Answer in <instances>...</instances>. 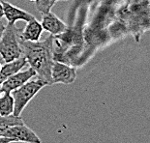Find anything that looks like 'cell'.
Segmentation results:
<instances>
[{"label":"cell","mask_w":150,"mask_h":143,"mask_svg":"<svg viewBox=\"0 0 150 143\" xmlns=\"http://www.w3.org/2000/svg\"><path fill=\"white\" fill-rule=\"evenodd\" d=\"M54 36L50 35L44 41L27 42L20 39L22 55L32 68L36 77L47 85H52V67L53 64Z\"/></svg>","instance_id":"obj_1"},{"label":"cell","mask_w":150,"mask_h":143,"mask_svg":"<svg viewBox=\"0 0 150 143\" xmlns=\"http://www.w3.org/2000/svg\"><path fill=\"white\" fill-rule=\"evenodd\" d=\"M20 29L16 24H7L0 38V55L5 63L11 62L22 56L20 44Z\"/></svg>","instance_id":"obj_2"},{"label":"cell","mask_w":150,"mask_h":143,"mask_svg":"<svg viewBox=\"0 0 150 143\" xmlns=\"http://www.w3.org/2000/svg\"><path fill=\"white\" fill-rule=\"evenodd\" d=\"M45 86H47V84L43 80H41L40 78L35 77L33 79L31 78L30 80H28L23 85H21V87L13 91L11 94L15 101V108L13 114L15 116H21V114L26 107L27 104H29V101Z\"/></svg>","instance_id":"obj_3"},{"label":"cell","mask_w":150,"mask_h":143,"mask_svg":"<svg viewBox=\"0 0 150 143\" xmlns=\"http://www.w3.org/2000/svg\"><path fill=\"white\" fill-rule=\"evenodd\" d=\"M76 78V68L57 60H54L52 67V85L74 83Z\"/></svg>","instance_id":"obj_4"},{"label":"cell","mask_w":150,"mask_h":143,"mask_svg":"<svg viewBox=\"0 0 150 143\" xmlns=\"http://www.w3.org/2000/svg\"><path fill=\"white\" fill-rule=\"evenodd\" d=\"M3 136L12 139L13 142L42 143V140L36 135V132L29 127H27L24 123L11 127L4 132Z\"/></svg>","instance_id":"obj_5"},{"label":"cell","mask_w":150,"mask_h":143,"mask_svg":"<svg viewBox=\"0 0 150 143\" xmlns=\"http://www.w3.org/2000/svg\"><path fill=\"white\" fill-rule=\"evenodd\" d=\"M36 77V73L32 68H28L24 71H18L15 75H11L10 77L6 79L1 83V91L7 92V93H12L13 91L21 87L25 82L30 80L31 78Z\"/></svg>","instance_id":"obj_6"},{"label":"cell","mask_w":150,"mask_h":143,"mask_svg":"<svg viewBox=\"0 0 150 143\" xmlns=\"http://www.w3.org/2000/svg\"><path fill=\"white\" fill-rule=\"evenodd\" d=\"M1 3L3 7V17L7 20L9 24H16V22L18 20L27 22L35 18L32 14L11 4L8 1H2Z\"/></svg>","instance_id":"obj_7"},{"label":"cell","mask_w":150,"mask_h":143,"mask_svg":"<svg viewBox=\"0 0 150 143\" xmlns=\"http://www.w3.org/2000/svg\"><path fill=\"white\" fill-rule=\"evenodd\" d=\"M41 25L43 29L49 32L50 35L52 36H58L65 33L67 29V25L64 21H62L60 18L54 15L52 12H47L42 14V20Z\"/></svg>","instance_id":"obj_8"},{"label":"cell","mask_w":150,"mask_h":143,"mask_svg":"<svg viewBox=\"0 0 150 143\" xmlns=\"http://www.w3.org/2000/svg\"><path fill=\"white\" fill-rule=\"evenodd\" d=\"M20 32V39L27 42H38L41 39L44 29L41 22L34 18L33 20L27 21V24L25 25L23 30Z\"/></svg>","instance_id":"obj_9"},{"label":"cell","mask_w":150,"mask_h":143,"mask_svg":"<svg viewBox=\"0 0 150 143\" xmlns=\"http://www.w3.org/2000/svg\"><path fill=\"white\" fill-rule=\"evenodd\" d=\"M26 64V59L24 58L23 55L21 56L20 58L13 60L11 62L5 63L4 65L1 66V69H0V84L10 77L11 75H15L16 73L23 69Z\"/></svg>","instance_id":"obj_10"},{"label":"cell","mask_w":150,"mask_h":143,"mask_svg":"<svg viewBox=\"0 0 150 143\" xmlns=\"http://www.w3.org/2000/svg\"><path fill=\"white\" fill-rule=\"evenodd\" d=\"M15 108V101L11 93L2 92L0 96V115H12Z\"/></svg>","instance_id":"obj_11"},{"label":"cell","mask_w":150,"mask_h":143,"mask_svg":"<svg viewBox=\"0 0 150 143\" xmlns=\"http://www.w3.org/2000/svg\"><path fill=\"white\" fill-rule=\"evenodd\" d=\"M23 123V119L21 116H15L14 114L9 116L0 115V136H3L4 132L11 127Z\"/></svg>","instance_id":"obj_12"},{"label":"cell","mask_w":150,"mask_h":143,"mask_svg":"<svg viewBox=\"0 0 150 143\" xmlns=\"http://www.w3.org/2000/svg\"><path fill=\"white\" fill-rule=\"evenodd\" d=\"M58 1H61V0H37L35 2V5H36L37 10L41 14H44V13L50 12L54 4Z\"/></svg>","instance_id":"obj_13"},{"label":"cell","mask_w":150,"mask_h":143,"mask_svg":"<svg viewBox=\"0 0 150 143\" xmlns=\"http://www.w3.org/2000/svg\"><path fill=\"white\" fill-rule=\"evenodd\" d=\"M13 140L5 136H0V143H12Z\"/></svg>","instance_id":"obj_14"},{"label":"cell","mask_w":150,"mask_h":143,"mask_svg":"<svg viewBox=\"0 0 150 143\" xmlns=\"http://www.w3.org/2000/svg\"><path fill=\"white\" fill-rule=\"evenodd\" d=\"M5 28H6V25L3 23V21L1 20H0V38H1L3 32H4Z\"/></svg>","instance_id":"obj_15"},{"label":"cell","mask_w":150,"mask_h":143,"mask_svg":"<svg viewBox=\"0 0 150 143\" xmlns=\"http://www.w3.org/2000/svg\"><path fill=\"white\" fill-rule=\"evenodd\" d=\"M3 18V7H2V3L0 1V20H2Z\"/></svg>","instance_id":"obj_16"},{"label":"cell","mask_w":150,"mask_h":143,"mask_svg":"<svg viewBox=\"0 0 150 143\" xmlns=\"http://www.w3.org/2000/svg\"><path fill=\"white\" fill-rule=\"evenodd\" d=\"M2 94V91H1V84H0V96H1Z\"/></svg>","instance_id":"obj_17"},{"label":"cell","mask_w":150,"mask_h":143,"mask_svg":"<svg viewBox=\"0 0 150 143\" xmlns=\"http://www.w3.org/2000/svg\"><path fill=\"white\" fill-rule=\"evenodd\" d=\"M27 1H31V2H36L37 0H27Z\"/></svg>","instance_id":"obj_18"},{"label":"cell","mask_w":150,"mask_h":143,"mask_svg":"<svg viewBox=\"0 0 150 143\" xmlns=\"http://www.w3.org/2000/svg\"><path fill=\"white\" fill-rule=\"evenodd\" d=\"M0 69H1V63H0Z\"/></svg>","instance_id":"obj_19"},{"label":"cell","mask_w":150,"mask_h":143,"mask_svg":"<svg viewBox=\"0 0 150 143\" xmlns=\"http://www.w3.org/2000/svg\"><path fill=\"white\" fill-rule=\"evenodd\" d=\"M63 1H68V0H63Z\"/></svg>","instance_id":"obj_20"}]
</instances>
